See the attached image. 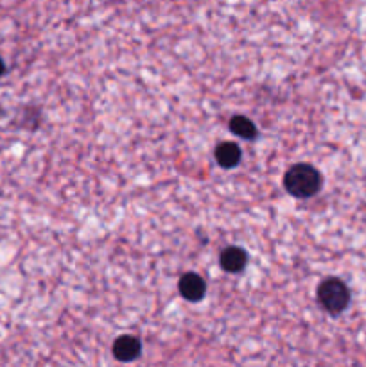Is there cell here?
Wrapping results in <instances>:
<instances>
[{
	"label": "cell",
	"instance_id": "277c9868",
	"mask_svg": "<svg viewBox=\"0 0 366 367\" xmlns=\"http://www.w3.org/2000/svg\"><path fill=\"white\" fill-rule=\"evenodd\" d=\"M140 349H142V346H140L139 339L131 337V335H122L113 344V355L120 362H131L140 355Z\"/></svg>",
	"mask_w": 366,
	"mask_h": 367
},
{
	"label": "cell",
	"instance_id": "5b68a950",
	"mask_svg": "<svg viewBox=\"0 0 366 367\" xmlns=\"http://www.w3.org/2000/svg\"><path fill=\"white\" fill-rule=\"evenodd\" d=\"M216 160L221 167L232 169L241 161V149L234 142H223L216 149Z\"/></svg>",
	"mask_w": 366,
	"mask_h": 367
},
{
	"label": "cell",
	"instance_id": "ba28073f",
	"mask_svg": "<svg viewBox=\"0 0 366 367\" xmlns=\"http://www.w3.org/2000/svg\"><path fill=\"white\" fill-rule=\"evenodd\" d=\"M4 72H6V65H4V61L0 60V75H4Z\"/></svg>",
	"mask_w": 366,
	"mask_h": 367
},
{
	"label": "cell",
	"instance_id": "3957f363",
	"mask_svg": "<svg viewBox=\"0 0 366 367\" xmlns=\"http://www.w3.org/2000/svg\"><path fill=\"white\" fill-rule=\"evenodd\" d=\"M206 292L205 280L202 276L189 272L179 280V294L189 301H199Z\"/></svg>",
	"mask_w": 366,
	"mask_h": 367
},
{
	"label": "cell",
	"instance_id": "52a82bcc",
	"mask_svg": "<svg viewBox=\"0 0 366 367\" xmlns=\"http://www.w3.org/2000/svg\"><path fill=\"white\" fill-rule=\"evenodd\" d=\"M230 129H232L237 137L246 138V140H251V138L257 137V127H255V124L251 122L250 119H246V117H234V119L230 120Z\"/></svg>",
	"mask_w": 366,
	"mask_h": 367
},
{
	"label": "cell",
	"instance_id": "8992f818",
	"mask_svg": "<svg viewBox=\"0 0 366 367\" xmlns=\"http://www.w3.org/2000/svg\"><path fill=\"white\" fill-rule=\"evenodd\" d=\"M246 252L241 248H226L221 252V267L226 272H239L246 265Z\"/></svg>",
	"mask_w": 366,
	"mask_h": 367
},
{
	"label": "cell",
	"instance_id": "7a4b0ae2",
	"mask_svg": "<svg viewBox=\"0 0 366 367\" xmlns=\"http://www.w3.org/2000/svg\"><path fill=\"white\" fill-rule=\"evenodd\" d=\"M318 299L330 314H340L350 303V290L341 280L329 278L318 289Z\"/></svg>",
	"mask_w": 366,
	"mask_h": 367
},
{
	"label": "cell",
	"instance_id": "6da1fadb",
	"mask_svg": "<svg viewBox=\"0 0 366 367\" xmlns=\"http://www.w3.org/2000/svg\"><path fill=\"white\" fill-rule=\"evenodd\" d=\"M284 186L291 196L305 199V197H313L314 193H318L322 186V176L313 165L300 164L289 169L284 178Z\"/></svg>",
	"mask_w": 366,
	"mask_h": 367
}]
</instances>
